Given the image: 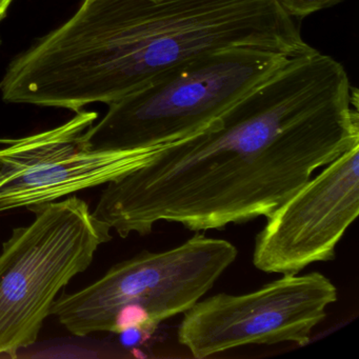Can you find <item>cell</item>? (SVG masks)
I'll list each match as a JSON object with an SVG mask.
<instances>
[{
	"mask_svg": "<svg viewBox=\"0 0 359 359\" xmlns=\"http://www.w3.org/2000/svg\"><path fill=\"white\" fill-rule=\"evenodd\" d=\"M13 0H0V22L6 18Z\"/></svg>",
	"mask_w": 359,
	"mask_h": 359,
	"instance_id": "10",
	"label": "cell"
},
{
	"mask_svg": "<svg viewBox=\"0 0 359 359\" xmlns=\"http://www.w3.org/2000/svg\"><path fill=\"white\" fill-rule=\"evenodd\" d=\"M290 18H304L314 12L332 7L340 0H277Z\"/></svg>",
	"mask_w": 359,
	"mask_h": 359,
	"instance_id": "9",
	"label": "cell"
},
{
	"mask_svg": "<svg viewBox=\"0 0 359 359\" xmlns=\"http://www.w3.org/2000/svg\"><path fill=\"white\" fill-rule=\"evenodd\" d=\"M323 168L269 216L254 247L258 270L294 275L335 258L359 213V146Z\"/></svg>",
	"mask_w": 359,
	"mask_h": 359,
	"instance_id": "8",
	"label": "cell"
},
{
	"mask_svg": "<svg viewBox=\"0 0 359 359\" xmlns=\"http://www.w3.org/2000/svg\"><path fill=\"white\" fill-rule=\"evenodd\" d=\"M0 253V356L36 342L60 292L85 272L111 229L76 196L31 208Z\"/></svg>",
	"mask_w": 359,
	"mask_h": 359,
	"instance_id": "5",
	"label": "cell"
},
{
	"mask_svg": "<svg viewBox=\"0 0 359 359\" xmlns=\"http://www.w3.org/2000/svg\"><path fill=\"white\" fill-rule=\"evenodd\" d=\"M337 297L335 285L321 273L285 274L251 293L198 300L184 313L178 341L195 358L249 344L304 346Z\"/></svg>",
	"mask_w": 359,
	"mask_h": 359,
	"instance_id": "6",
	"label": "cell"
},
{
	"mask_svg": "<svg viewBox=\"0 0 359 359\" xmlns=\"http://www.w3.org/2000/svg\"><path fill=\"white\" fill-rule=\"evenodd\" d=\"M97 119L83 110L53 129L0 140V215L109 184L148 163L136 151L88 149L83 134Z\"/></svg>",
	"mask_w": 359,
	"mask_h": 359,
	"instance_id": "7",
	"label": "cell"
},
{
	"mask_svg": "<svg viewBox=\"0 0 359 359\" xmlns=\"http://www.w3.org/2000/svg\"><path fill=\"white\" fill-rule=\"evenodd\" d=\"M294 55L239 47L195 58L109 104L83 134V144L91 150L136 151L151 159L207 129Z\"/></svg>",
	"mask_w": 359,
	"mask_h": 359,
	"instance_id": "3",
	"label": "cell"
},
{
	"mask_svg": "<svg viewBox=\"0 0 359 359\" xmlns=\"http://www.w3.org/2000/svg\"><path fill=\"white\" fill-rule=\"evenodd\" d=\"M306 51L277 0H85L71 32L73 71L110 104L172 69L214 52Z\"/></svg>",
	"mask_w": 359,
	"mask_h": 359,
	"instance_id": "2",
	"label": "cell"
},
{
	"mask_svg": "<svg viewBox=\"0 0 359 359\" xmlns=\"http://www.w3.org/2000/svg\"><path fill=\"white\" fill-rule=\"evenodd\" d=\"M237 253L230 241L196 233L178 247L142 252L115 264L88 287L62 294L51 315L79 337L155 329L201 300Z\"/></svg>",
	"mask_w": 359,
	"mask_h": 359,
	"instance_id": "4",
	"label": "cell"
},
{
	"mask_svg": "<svg viewBox=\"0 0 359 359\" xmlns=\"http://www.w3.org/2000/svg\"><path fill=\"white\" fill-rule=\"evenodd\" d=\"M357 146V90L339 62L310 47L207 129L107 184L92 213L123 238L159 222L222 230L268 218Z\"/></svg>",
	"mask_w": 359,
	"mask_h": 359,
	"instance_id": "1",
	"label": "cell"
}]
</instances>
